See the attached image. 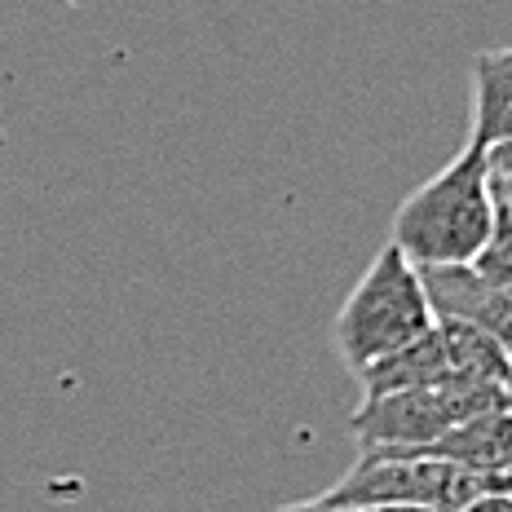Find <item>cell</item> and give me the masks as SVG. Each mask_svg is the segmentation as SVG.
Here are the masks:
<instances>
[{
	"label": "cell",
	"mask_w": 512,
	"mask_h": 512,
	"mask_svg": "<svg viewBox=\"0 0 512 512\" xmlns=\"http://www.w3.org/2000/svg\"><path fill=\"white\" fill-rule=\"evenodd\" d=\"M486 482L464 473L460 464L433 460L420 451H358L354 468L327 490V504L362 512V508H433V512H464Z\"/></svg>",
	"instance_id": "3"
},
{
	"label": "cell",
	"mask_w": 512,
	"mask_h": 512,
	"mask_svg": "<svg viewBox=\"0 0 512 512\" xmlns=\"http://www.w3.org/2000/svg\"><path fill=\"white\" fill-rule=\"evenodd\" d=\"M437 323L429 292H424L420 265L411 256H402L393 243L371 256L367 274L354 283V292L345 296L332 327L336 354L349 371H367L371 362L389 358L393 349L420 340Z\"/></svg>",
	"instance_id": "2"
},
{
	"label": "cell",
	"mask_w": 512,
	"mask_h": 512,
	"mask_svg": "<svg viewBox=\"0 0 512 512\" xmlns=\"http://www.w3.org/2000/svg\"><path fill=\"white\" fill-rule=\"evenodd\" d=\"M490 490H499V495H512V464L499 477H490Z\"/></svg>",
	"instance_id": "13"
},
{
	"label": "cell",
	"mask_w": 512,
	"mask_h": 512,
	"mask_svg": "<svg viewBox=\"0 0 512 512\" xmlns=\"http://www.w3.org/2000/svg\"><path fill=\"white\" fill-rule=\"evenodd\" d=\"M362 512H433V508H407V504H393V508H362Z\"/></svg>",
	"instance_id": "14"
},
{
	"label": "cell",
	"mask_w": 512,
	"mask_h": 512,
	"mask_svg": "<svg viewBox=\"0 0 512 512\" xmlns=\"http://www.w3.org/2000/svg\"><path fill=\"white\" fill-rule=\"evenodd\" d=\"M464 512H512V495H499V490H486V495H477L473 504Z\"/></svg>",
	"instance_id": "10"
},
{
	"label": "cell",
	"mask_w": 512,
	"mask_h": 512,
	"mask_svg": "<svg viewBox=\"0 0 512 512\" xmlns=\"http://www.w3.org/2000/svg\"><path fill=\"white\" fill-rule=\"evenodd\" d=\"M495 239V195H490L486 151L464 146L442 173L415 186L393 212L389 243L420 270L473 265Z\"/></svg>",
	"instance_id": "1"
},
{
	"label": "cell",
	"mask_w": 512,
	"mask_h": 512,
	"mask_svg": "<svg viewBox=\"0 0 512 512\" xmlns=\"http://www.w3.org/2000/svg\"><path fill=\"white\" fill-rule=\"evenodd\" d=\"M504 142H512V45L482 49L473 58V111L464 146L495 151Z\"/></svg>",
	"instance_id": "8"
},
{
	"label": "cell",
	"mask_w": 512,
	"mask_h": 512,
	"mask_svg": "<svg viewBox=\"0 0 512 512\" xmlns=\"http://www.w3.org/2000/svg\"><path fill=\"white\" fill-rule=\"evenodd\" d=\"M420 455H433V460H446V464H460L464 473L482 477L486 490H490V477H499L512 464V411L495 407V411L473 415V420L455 424L451 433H442L437 442L420 446Z\"/></svg>",
	"instance_id": "7"
},
{
	"label": "cell",
	"mask_w": 512,
	"mask_h": 512,
	"mask_svg": "<svg viewBox=\"0 0 512 512\" xmlns=\"http://www.w3.org/2000/svg\"><path fill=\"white\" fill-rule=\"evenodd\" d=\"M504 407L512 411V376H508V384H504Z\"/></svg>",
	"instance_id": "15"
},
{
	"label": "cell",
	"mask_w": 512,
	"mask_h": 512,
	"mask_svg": "<svg viewBox=\"0 0 512 512\" xmlns=\"http://www.w3.org/2000/svg\"><path fill=\"white\" fill-rule=\"evenodd\" d=\"M490 195H495V217L512 226V173H490Z\"/></svg>",
	"instance_id": "9"
},
{
	"label": "cell",
	"mask_w": 512,
	"mask_h": 512,
	"mask_svg": "<svg viewBox=\"0 0 512 512\" xmlns=\"http://www.w3.org/2000/svg\"><path fill=\"white\" fill-rule=\"evenodd\" d=\"M279 512H345V508L327 504V499L318 495V499H305V504H287V508H279Z\"/></svg>",
	"instance_id": "12"
},
{
	"label": "cell",
	"mask_w": 512,
	"mask_h": 512,
	"mask_svg": "<svg viewBox=\"0 0 512 512\" xmlns=\"http://www.w3.org/2000/svg\"><path fill=\"white\" fill-rule=\"evenodd\" d=\"M486 164H490V173H512V142L495 146V151H486Z\"/></svg>",
	"instance_id": "11"
},
{
	"label": "cell",
	"mask_w": 512,
	"mask_h": 512,
	"mask_svg": "<svg viewBox=\"0 0 512 512\" xmlns=\"http://www.w3.org/2000/svg\"><path fill=\"white\" fill-rule=\"evenodd\" d=\"M424 292L437 318L473 323L490 332L512 354V292L490 283L477 265H442V270H420Z\"/></svg>",
	"instance_id": "5"
},
{
	"label": "cell",
	"mask_w": 512,
	"mask_h": 512,
	"mask_svg": "<svg viewBox=\"0 0 512 512\" xmlns=\"http://www.w3.org/2000/svg\"><path fill=\"white\" fill-rule=\"evenodd\" d=\"M504 407V389H473V384H429V389H398L380 398H362L349 415L358 451H420L451 433L455 424L482 411Z\"/></svg>",
	"instance_id": "4"
},
{
	"label": "cell",
	"mask_w": 512,
	"mask_h": 512,
	"mask_svg": "<svg viewBox=\"0 0 512 512\" xmlns=\"http://www.w3.org/2000/svg\"><path fill=\"white\" fill-rule=\"evenodd\" d=\"M429 384H464L460 376H455V362H451V349H446L442 323H433L420 340H411V345L393 349L389 358L371 362L367 371H358L362 398H380V393H398V389H429Z\"/></svg>",
	"instance_id": "6"
}]
</instances>
